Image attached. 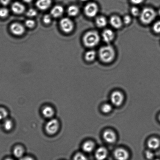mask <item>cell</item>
<instances>
[{
	"instance_id": "cell-1",
	"label": "cell",
	"mask_w": 160,
	"mask_h": 160,
	"mask_svg": "<svg viewBox=\"0 0 160 160\" xmlns=\"http://www.w3.org/2000/svg\"><path fill=\"white\" fill-rule=\"evenodd\" d=\"M115 55V51L111 45H106L102 47L99 50V58L104 63L111 62L114 59Z\"/></svg>"
},
{
	"instance_id": "cell-2",
	"label": "cell",
	"mask_w": 160,
	"mask_h": 160,
	"mask_svg": "<svg viewBox=\"0 0 160 160\" xmlns=\"http://www.w3.org/2000/svg\"><path fill=\"white\" fill-rule=\"evenodd\" d=\"M100 41V37L96 31H91L87 32L84 36L83 42L85 46L92 48L97 46Z\"/></svg>"
},
{
	"instance_id": "cell-3",
	"label": "cell",
	"mask_w": 160,
	"mask_h": 160,
	"mask_svg": "<svg viewBox=\"0 0 160 160\" xmlns=\"http://www.w3.org/2000/svg\"><path fill=\"white\" fill-rule=\"evenodd\" d=\"M140 19L143 24H150L155 19L156 13L153 9L150 8H146L143 9L139 15Z\"/></svg>"
},
{
	"instance_id": "cell-4",
	"label": "cell",
	"mask_w": 160,
	"mask_h": 160,
	"mask_svg": "<svg viewBox=\"0 0 160 160\" xmlns=\"http://www.w3.org/2000/svg\"><path fill=\"white\" fill-rule=\"evenodd\" d=\"M59 127V122L56 119H51L47 123L45 129L48 134L53 135L57 132Z\"/></svg>"
},
{
	"instance_id": "cell-5",
	"label": "cell",
	"mask_w": 160,
	"mask_h": 160,
	"mask_svg": "<svg viewBox=\"0 0 160 160\" xmlns=\"http://www.w3.org/2000/svg\"><path fill=\"white\" fill-rule=\"evenodd\" d=\"M98 11V7L95 3L91 2L87 4L84 8L85 15L89 18L96 16Z\"/></svg>"
},
{
	"instance_id": "cell-6",
	"label": "cell",
	"mask_w": 160,
	"mask_h": 160,
	"mask_svg": "<svg viewBox=\"0 0 160 160\" xmlns=\"http://www.w3.org/2000/svg\"><path fill=\"white\" fill-rule=\"evenodd\" d=\"M124 97L123 94L119 91L112 92L111 96V100L112 105L119 107L122 105L123 102Z\"/></svg>"
},
{
	"instance_id": "cell-7",
	"label": "cell",
	"mask_w": 160,
	"mask_h": 160,
	"mask_svg": "<svg viewBox=\"0 0 160 160\" xmlns=\"http://www.w3.org/2000/svg\"><path fill=\"white\" fill-rule=\"evenodd\" d=\"M60 26L62 30L67 33L71 32L74 28L72 22L68 18H63L60 21Z\"/></svg>"
},
{
	"instance_id": "cell-8",
	"label": "cell",
	"mask_w": 160,
	"mask_h": 160,
	"mask_svg": "<svg viewBox=\"0 0 160 160\" xmlns=\"http://www.w3.org/2000/svg\"><path fill=\"white\" fill-rule=\"evenodd\" d=\"M114 155L116 159L118 160H127L129 158L128 152L122 148L116 149L115 151Z\"/></svg>"
},
{
	"instance_id": "cell-9",
	"label": "cell",
	"mask_w": 160,
	"mask_h": 160,
	"mask_svg": "<svg viewBox=\"0 0 160 160\" xmlns=\"http://www.w3.org/2000/svg\"><path fill=\"white\" fill-rule=\"evenodd\" d=\"M103 137L104 140L109 143H113L116 140V133L112 130H105L104 132Z\"/></svg>"
},
{
	"instance_id": "cell-10",
	"label": "cell",
	"mask_w": 160,
	"mask_h": 160,
	"mask_svg": "<svg viewBox=\"0 0 160 160\" xmlns=\"http://www.w3.org/2000/svg\"><path fill=\"white\" fill-rule=\"evenodd\" d=\"M11 31L12 33L17 35H21L24 33L25 29L22 25L18 23H14L10 26Z\"/></svg>"
},
{
	"instance_id": "cell-11",
	"label": "cell",
	"mask_w": 160,
	"mask_h": 160,
	"mask_svg": "<svg viewBox=\"0 0 160 160\" xmlns=\"http://www.w3.org/2000/svg\"><path fill=\"white\" fill-rule=\"evenodd\" d=\"M102 37L104 42L107 43H109L114 39V33L111 29H106L102 32Z\"/></svg>"
},
{
	"instance_id": "cell-12",
	"label": "cell",
	"mask_w": 160,
	"mask_h": 160,
	"mask_svg": "<svg viewBox=\"0 0 160 160\" xmlns=\"http://www.w3.org/2000/svg\"><path fill=\"white\" fill-rule=\"evenodd\" d=\"M110 23L113 28L116 29H119L122 26V20L117 15H113L110 18Z\"/></svg>"
},
{
	"instance_id": "cell-13",
	"label": "cell",
	"mask_w": 160,
	"mask_h": 160,
	"mask_svg": "<svg viewBox=\"0 0 160 160\" xmlns=\"http://www.w3.org/2000/svg\"><path fill=\"white\" fill-rule=\"evenodd\" d=\"M108 156V151L104 147H100L96 151L95 157L97 160H104Z\"/></svg>"
},
{
	"instance_id": "cell-14",
	"label": "cell",
	"mask_w": 160,
	"mask_h": 160,
	"mask_svg": "<svg viewBox=\"0 0 160 160\" xmlns=\"http://www.w3.org/2000/svg\"><path fill=\"white\" fill-rule=\"evenodd\" d=\"M147 145L149 148L151 150H156L160 146V141L156 138H152L148 140Z\"/></svg>"
},
{
	"instance_id": "cell-15",
	"label": "cell",
	"mask_w": 160,
	"mask_h": 160,
	"mask_svg": "<svg viewBox=\"0 0 160 160\" xmlns=\"http://www.w3.org/2000/svg\"><path fill=\"white\" fill-rule=\"evenodd\" d=\"M51 3V0H38L36 5L40 10H46L49 8Z\"/></svg>"
},
{
	"instance_id": "cell-16",
	"label": "cell",
	"mask_w": 160,
	"mask_h": 160,
	"mask_svg": "<svg viewBox=\"0 0 160 160\" xmlns=\"http://www.w3.org/2000/svg\"><path fill=\"white\" fill-rule=\"evenodd\" d=\"M12 11L16 14H21L24 12L25 7L23 4L20 2H15L12 5Z\"/></svg>"
},
{
	"instance_id": "cell-17",
	"label": "cell",
	"mask_w": 160,
	"mask_h": 160,
	"mask_svg": "<svg viewBox=\"0 0 160 160\" xmlns=\"http://www.w3.org/2000/svg\"><path fill=\"white\" fill-rule=\"evenodd\" d=\"M63 12V9L60 6H56L54 7L51 11V15L54 18H58L61 16Z\"/></svg>"
},
{
	"instance_id": "cell-18",
	"label": "cell",
	"mask_w": 160,
	"mask_h": 160,
	"mask_svg": "<svg viewBox=\"0 0 160 160\" xmlns=\"http://www.w3.org/2000/svg\"><path fill=\"white\" fill-rule=\"evenodd\" d=\"M42 113L43 116L47 118H51L55 114V112L51 107L46 106L43 108Z\"/></svg>"
},
{
	"instance_id": "cell-19",
	"label": "cell",
	"mask_w": 160,
	"mask_h": 160,
	"mask_svg": "<svg viewBox=\"0 0 160 160\" xmlns=\"http://www.w3.org/2000/svg\"><path fill=\"white\" fill-rule=\"evenodd\" d=\"M95 147L94 142L91 141H88L84 143L82 146V149L84 151L89 153L92 151Z\"/></svg>"
},
{
	"instance_id": "cell-20",
	"label": "cell",
	"mask_w": 160,
	"mask_h": 160,
	"mask_svg": "<svg viewBox=\"0 0 160 160\" xmlns=\"http://www.w3.org/2000/svg\"><path fill=\"white\" fill-rule=\"evenodd\" d=\"M96 25L99 28H104L108 24V21L106 18L103 16L98 17L96 20Z\"/></svg>"
},
{
	"instance_id": "cell-21",
	"label": "cell",
	"mask_w": 160,
	"mask_h": 160,
	"mask_svg": "<svg viewBox=\"0 0 160 160\" xmlns=\"http://www.w3.org/2000/svg\"><path fill=\"white\" fill-rule=\"evenodd\" d=\"M96 56V53L94 50H90L85 53V57L87 61L91 62L95 59Z\"/></svg>"
},
{
	"instance_id": "cell-22",
	"label": "cell",
	"mask_w": 160,
	"mask_h": 160,
	"mask_svg": "<svg viewBox=\"0 0 160 160\" xmlns=\"http://www.w3.org/2000/svg\"><path fill=\"white\" fill-rule=\"evenodd\" d=\"M13 154L17 158H22L24 155V150L21 146H17L14 149Z\"/></svg>"
},
{
	"instance_id": "cell-23",
	"label": "cell",
	"mask_w": 160,
	"mask_h": 160,
	"mask_svg": "<svg viewBox=\"0 0 160 160\" xmlns=\"http://www.w3.org/2000/svg\"><path fill=\"white\" fill-rule=\"evenodd\" d=\"M79 9L78 7L75 6H71L68 9V15L71 16H75L78 14Z\"/></svg>"
},
{
	"instance_id": "cell-24",
	"label": "cell",
	"mask_w": 160,
	"mask_h": 160,
	"mask_svg": "<svg viewBox=\"0 0 160 160\" xmlns=\"http://www.w3.org/2000/svg\"><path fill=\"white\" fill-rule=\"evenodd\" d=\"M4 127L7 131H10L13 127V122L10 119H7V120L4 121Z\"/></svg>"
},
{
	"instance_id": "cell-25",
	"label": "cell",
	"mask_w": 160,
	"mask_h": 160,
	"mask_svg": "<svg viewBox=\"0 0 160 160\" xmlns=\"http://www.w3.org/2000/svg\"><path fill=\"white\" fill-rule=\"evenodd\" d=\"M112 106L111 104L108 103H106L104 104L102 108V111L105 114H108L111 112L112 110Z\"/></svg>"
},
{
	"instance_id": "cell-26",
	"label": "cell",
	"mask_w": 160,
	"mask_h": 160,
	"mask_svg": "<svg viewBox=\"0 0 160 160\" xmlns=\"http://www.w3.org/2000/svg\"><path fill=\"white\" fill-rule=\"evenodd\" d=\"M8 115L7 110L4 108H0V121L6 118Z\"/></svg>"
},
{
	"instance_id": "cell-27",
	"label": "cell",
	"mask_w": 160,
	"mask_h": 160,
	"mask_svg": "<svg viewBox=\"0 0 160 160\" xmlns=\"http://www.w3.org/2000/svg\"><path fill=\"white\" fill-rule=\"evenodd\" d=\"M153 29L156 33H160V21H158L154 24Z\"/></svg>"
},
{
	"instance_id": "cell-28",
	"label": "cell",
	"mask_w": 160,
	"mask_h": 160,
	"mask_svg": "<svg viewBox=\"0 0 160 160\" xmlns=\"http://www.w3.org/2000/svg\"><path fill=\"white\" fill-rule=\"evenodd\" d=\"M74 160H88V158L83 154L79 153L76 154L74 157Z\"/></svg>"
},
{
	"instance_id": "cell-29",
	"label": "cell",
	"mask_w": 160,
	"mask_h": 160,
	"mask_svg": "<svg viewBox=\"0 0 160 160\" xmlns=\"http://www.w3.org/2000/svg\"><path fill=\"white\" fill-rule=\"evenodd\" d=\"M130 12H131L132 15L135 17L139 16L141 13L139 9L138 8L135 7L132 8L131 10H130Z\"/></svg>"
},
{
	"instance_id": "cell-30",
	"label": "cell",
	"mask_w": 160,
	"mask_h": 160,
	"mask_svg": "<svg viewBox=\"0 0 160 160\" xmlns=\"http://www.w3.org/2000/svg\"><path fill=\"white\" fill-rule=\"evenodd\" d=\"M8 10L6 8L0 9V17L1 18H5L8 15Z\"/></svg>"
},
{
	"instance_id": "cell-31",
	"label": "cell",
	"mask_w": 160,
	"mask_h": 160,
	"mask_svg": "<svg viewBox=\"0 0 160 160\" xmlns=\"http://www.w3.org/2000/svg\"><path fill=\"white\" fill-rule=\"evenodd\" d=\"M28 16L32 17L36 16L37 14L36 11L33 9H30L26 13Z\"/></svg>"
},
{
	"instance_id": "cell-32",
	"label": "cell",
	"mask_w": 160,
	"mask_h": 160,
	"mask_svg": "<svg viewBox=\"0 0 160 160\" xmlns=\"http://www.w3.org/2000/svg\"><path fill=\"white\" fill-rule=\"evenodd\" d=\"M132 18L131 17L128 15H126L124 17L122 22L126 24H129L131 22Z\"/></svg>"
},
{
	"instance_id": "cell-33",
	"label": "cell",
	"mask_w": 160,
	"mask_h": 160,
	"mask_svg": "<svg viewBox=\"0 0 160 160\" xmlns=\"http://www.w3.org/2000/svg\"><path fill=\"white\" fill-rule=\"evenodd\" d=\"M26 25L29 28H33L35 26V22L33 20H28L25 22Z\"/></svg>"
},
{
	"instance_id": "cell-34",
	"label": "cell",
	"mask_w": 160,
	"mask_h": 160,
	"mask_svg": "<svg viewBox=\"0 0 160 160\" xmlns=\"http://www.w3.org/2000/svg\"><path fill=\"white\" fill-rule=\"evenodd\" d=\"M146 156L148 159L151 160L153 158L154 154L151 151L147 150L146 152Z\"/></svg>"
},
{
	"instance_id": "cell-35",
	"label": "cell",
	"mask_w": 160,
	"mask_h": 160,
	"mask_svg": "<svg viewBox=\"0 0 160 160\" xmlns=\"http://www.w3.org/2000/svg\"><path fill=\"white\" fill-rule=\"evenodd\" d=\"M51 20V17L49 15H45L43 18V21L45 23L48 24L50 23Z\"/></svg>"
},
{
	"instance_id": "cell-36",
	"label": "cell",
	"mask_w": 160,
	"mask_h": 160,
	"mask_svg": "<svg viewBox=\"0 0 160 160\" xmlns=\"http://www.w3.org/2000/svg\"><path fill=\"white\" fill-rule=\"evenodd\" d=\"M144 0H131L132 3L134 4H139L142 3Z\"/></svg>"
},
{
	"instance_id": "cell-37",
	"label": "cell",
	"mask_w": 160,
	"mask_h": 160,
	"mask_svg": "<svg viewBox=\"0 0 160 160\" xmlns=\"http://www.w3.org/2000/svg\"><path fill=\"white\" fill-rule=\"evenodd\" d=\"M11 0H0V2L3 5H7L9 4Z\"/></svg>"
},
{
	"instance_id": "cell-38",
	"label": "cell",
	"mask_w": 160,
	"mask_h": 160,
	"mask_svg": "<svg viewBox=\"0 0 160 160\" xmlns=\"http://www.w3.org/2000/svg\"><path fill=\"white\" fill-rule=\"evenodd\" d=\"M20 160H34L33 158L29 157H25L21 158Z\"/></svg>"
},
{
	"instance_id": "cell-39",
	"label": "cell",
	"mask_w": 160,
	"mask_h": 160,
	"mask_svg": "<svg viewBox=\"0 0 160 160\" xmlns=\"http://www.w3.org/2000/svg\"><path fill=\"white\" fill-rule=\"evenodd\" d=\"M23 1H24L25 2L29 3L32 2V0H23Z\"/></svg>"
},
{
	"instance_id": "cell-40",
	"label": "cell",
	"mask_w": 160,
	"mask_h": 160,
	"mask_svg": "<svg viewBox=\"0 0 160 160\" xmlns=\"http://www.w3.org/2000/svg\"><path fill=\"white\" fill-rule=\"evenodd\" d=\"M5 160H13V159H12V158H7Z\"/></svg>"
},
{
	"instance_id": "cell-41",
	"label": "cell",
	"mask_w": 160,
	"mask_h": 160,
	"mask_svg": "<svg viewBox=\"0 0 160 160\" xmlns=\"http://www.w3.org/2000/svg\"><path fill=\"white\" fill-rule=\"evenodd\" d=\"M158 15H159V16L160 17V9L158 11Z\"/></svg>"
},
{
	"instance_id": "cell-42",
	"label": "cell",
	"mask_w": 160,
	"mask_h": 160,
	"mask_svg": "<svg viewBox=\"0 0 160 160\" xmlns=\"http://www.w3.org/2000/svg\"><path fill=\"white\" fill-rule=\"evenodd\" d=\"M81 1H88V0H81Z\"/></svg>"
},
{
	"instance_id": "cell-43",
	"label": "cell",
	"mask_w": 160,
	"mask_h": 160,
	"mask_svg": "<svg viewBox=\"0 0 160 160\" xmlns=\"http://www.w3.org/2000/svg\"><path fill=\"white\" fill-rule=\"evenodd\" d=\"M158 118H159V120L160 121V115L159 116V117H158Z\"/></svg>"
},
{
	"instance_id": "cell-44",
	"label": "cell",
	"mask_w": 160,
	"mask_h": 160,
	"mask_svg": "<svg viewBox=\"0 0 160 160\" xmlns=\"http://www.w3.org/2000/svg\"><path fill=\"white\" fill-rule=\"evenodd\" d=\"M159 160V159H157V160Z\"/></svg>"
}]
</instances>
